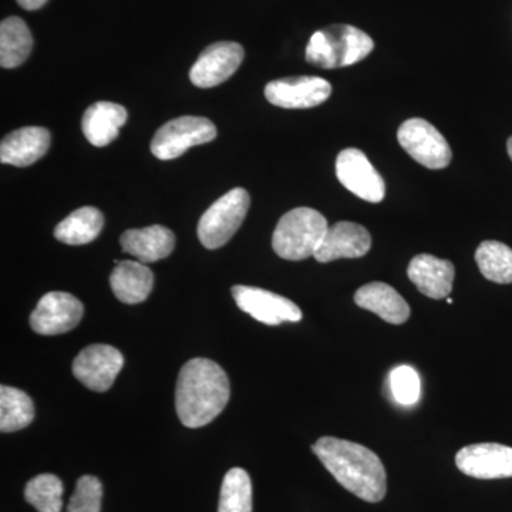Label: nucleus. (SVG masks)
Here are the masks:
<instances>
[{"label":"nucleus","mask_w":512,"mask_h":512,"mask_svg":"<svg viewBox=\"0 0 512 512\" xmlns=\"http://www.w3.org/2000/svg\"><path fill=\"white\" fill-rule=\"evenodd\" d=\"M312 450L335 480L360 500L379 503L386 497V470L369 448L336 437H322Z\"/></svg>","instance_id":"nucleus-1"},{"label":"nucleus","mask_w":512,"mask_h":512,"mask_svg":"<svg viewBox=\"0 0 512 512\" xmlns=\"http://www.w3.org/2000/svg\"><path fill=\"white\" fill-rule=\"evenodd\" d=\"M231 384L227 373L210 359L185 363L175 389V409L188 429L207 426L227 407Z\"/></svg>","instance_id":"nucleus-2"},{"label":"nucleus","mask_w":512,"mask_h":512,"mask_svg":"<svg viewBox=\"0 0 512 512\" xmlns=\"http://www.w3.org/2000/svg\"><path fill=\"white\" fill-rule=\"evenodd\" d=\"M375 49L372 37L350 25H332L313 33L306 62L322 69H339L362 62Z\"/></svg>","instance_id":"nucleus-3"},{"label":"nucleus","mask_w":512,"mask_h":512,"mask_svg":"<svg viewBox=\"0 0 512 512\" xmlns=\"http://www.w3.org/2000/svg\"><path fill=\"white\" fill-rule=\"evenodd\" d=\"M328 221L313 208L301 207L286 212L272 235L275 254L286 261H302L316 254L326 232Z\"/></svg>","instance_id":"nucleus-4"},{"label":"nucleus","mask_w":512,"mask_h":512,"mask_svg":"<svg viewBox=\"0 0 512 512\" xmlns=\"http://www.w3.org/2000/svg\"><path fill=\"white\" fill-rule=\"evenodd\" d=\"M251 198L244 188H234L222 195L198 222V238L207 249H218L234 237L247 218Z\"/></svg>","instance_id":"nucleus-5"},{"label":"nucleus","mask_w":512,"mask_h":512,"mask_svg":"<svg viewBox=\"0 0 512 512\" xmlns=\"http://www.w3.org/2000/svg\"><path fill=\"white\" fill-rule=\"evenodd\" d=\"M217 137V127L204 117L184 116L158 128L151 140V153L158 160H174L191 147L211 143Z\"/></svg>","instance_id":"nucleus-6"},{"label":"nucleus","mask_w":512,"mask_h":512,"mask_svg":"<svg viewBox=\"0 0 512 512\" xmlns=\"http://www.w3.org/2000/svg\"><path fill=\"white\" fill-rule=\"evenodd\" d=\"M397 140L414 161L430 170L446 168L453 158L443 134L423 119L404 121L397 131Z\"/></svg>","instance_id":"nucleus-7"},{"label":"nucleus","mask_w":512,"mask_h":512,"mask_svg":"<svg viewBox=\"0 0 512 512\" xmlns=\"http://www.w3.org/2000/svg\"><path fill=\"white\" fill-rule=\"evenodd\" d=\"M232 296L238 308L249 316L268 326H278L284 322H301L302 311L295 302L278 293L237 285L232 288Z\"/></svg>","instance_id":"nucleus-8"},{"label":"nucleus","mask_w":512,"mask_h":512,"mask_svg":"<svg viewBox=\"0 0 512 512\" xmlns=\"http://www.w3.org/2000/svg\"><path fill=\"white\" fill-rule=\"evenodd\" d=\"M336 175L346 190L367 202L384 200L386 185L382 175L370 163L363 151L357 148H346L336 158Z\"/></svg>","instance_id":"nucleus-9"},{"label":"nucleus","mask_w":512,"mask_h":512,"mask_svg":"<svg viewBox=\"0 0 512 512\" xmlns=\"http://www.w3.org/2000/svg\"><path fill=\"white\" fill-rule=\"evenodd\" d=\"M83 303L66 292H49L30 315V326L39 335L55 336L70 332L83 319Z\"/></svg>","instance_id":"nucleus-10"},{"label":"nucleus","mask_w":512,"mask_h":512,"mask_svg":"<svg viewBox=\"0 0 512 512\" xmlns=\"http://www.w3.org/2000/svg\"><path fill=\"white\" fill-rule=\"evenodd\" d=\"M332 94L328 80L315 76L284 77L266 84L265 97L282 109H312Z\"/></svg>","instance_id":"nucleus-11"},{"label":"nucleus","mask_w":512,"mask_h":512,"mask_svg":"<svg viewBox=\"0 0 512 512\" xmlns=\"http://www.w3.org/2000/svg\"><path fill=\"white\" fill-rule=\"evenodd\" d=\"M124 357L110 345L83 349L73 362V375L93 392H106L123 369Z\"/></svg>","instance_id":"nucleus-12"},{"label":"nucleus","mask_w":512,"mask_h":512,"mask_svg":"<svg viewBox=\"0 0 512 512\" xmlns=\"http://www.w3.org/2000/svg\"><path fill=\"white\" fill-rule=\"evenodd\" d=\"M244 47L235 42H217L210 45L191 67L190 79L200 89H211L227 82L242 62Z\"/></svg>","instance_id":"nucleus-13"},{"label":"nucleus","mask_w":512,"mask_h":512,"mask_svg":"<svg viewBox=\"0 0 512 512\" xmlns=\"http://www.w3.org/2000/svg\"><path fill=\"white\" fill-rule=\"evenodd\" d=\"M461 473L477 480L512 477V447L498 443H478L461 448L456 456Z\"/></svg>","instance_id":"nucleus-14"},{"label":"nucleus","mask_w":512,"mask_h":512,"mask_svg":"<svg viewBox=\"0 0 512 512\" xmlns=\"http://www.w3.org/2000/svg\"><path fill=\"white\" fill-rule=\"evenodd\" d=\"M372 248V237L369 231L355 222L342 221L328 228L325 238L315 256L320 264L336 261V259L362 258Z\"/></svg>","instance_id":"nucleus-15"},{"label":"nucleus","mask_w":512,"mask_h":512,"mask_svg":"<svg viewBox=\"0 0 512 512\" xmlns=\"http://www.w3.org/2000/svg\"><path fill=\"white\" fill-rule=\"evenodd\" d=\"M456 268L447 259L429 254L414 256L407 268V276L424 296L431 299H447L453 291Z\"/></svg>","instance_id":"nucleus-16"},{"label":"nucleus","mask_w":512,"mask_h":512,"mask_svg":"<svg viewBox=\"0 0 512 512\" xmlns=\"http://www.w3.org/2000/svg\"><path fill=\"white\" fill-rule=\"evenodd\" d=\"M50 131L45 127H23L13 131L0 144V161L15 167H29L46 156L50 148Z\"/></svg>","instance_id":"nucleus-17"},{"label":"nucleus","mask_w":512,"mask_h":512,"mask_svg":"<svg viewBox=\"0 0 512 512\" xmlns=\"http://www.w3.org/2000/svg\"><path fill=\"white\" fill-rule=\"evenodd\" d=\"M120 245L126 254L134 256L138 262L153 264L167 258L174 251L175 235L161 225L128 229L121 235Z\"/></svg>","instance_id":"nucleus-18"},{"label":"nucleus","mask_w":512,"mask_h":512,"mask_svg":"<svg viewBox=\"0 0 512 512\" xmlns=\"http://www.w3.org/2000/svg\"><path fill=\"white\" fill-rule=\"evenodd\" d=\"M355 303L392 325H403L410 318L409 303L393 286L384 282H372L357 289Z\"/></svg>","instance_id":"nucleus-19"},{"label":"nucleus","mask_w":512,"mask_h":512,"mask_svg":"<svg viewBox=\"0 0 512 512\" xmlns=\"http://www.w3.org/2000/svg\"><path fill=\"white\" fill-rule=\"evenodd\" d=\"M127 110L111 101H97L84 113L83 134L94 147H106L119 137L126 124Z\"/></svg>","instance_id":"nucleus-20"},{"label":"nucleus","mask_w":512,"mask_h":512,"mask_svg":"<svg viewBox=\"0 0 512 512\" xmlns=\"http://www.w3.org/2000/svg\"><path fill=\"white\" fill-rule=\"evenodd\" d=\"M111 291L120 302L137 305L146 301L154 288L151 269L137 261H116L110 275Z\"/></svg>","instance_id":"nucleus-21"},{"label":"nucleus","mask_w":512,"mask_h":512,"mask_svg":"<svg viewBox=\"0 0 512 512\" xmlns=\"http://www.w3.org/2000/svg\"><path fill=\"white\" fill-rule=\"evenodd\" d=\"M32 33L22 19L12 16L0 23V64L15 69L28 60L32 52Z\"/></svg>","instance_id":"nucleus-22"},{"label":"nucleus","mask_w":512,"mask_h":512,"mask_svg":"<svg viewBox=\"0 0 512 512\" xmlns=\"http://www.w3.org/2000/svg\"><path fill=\"white\" fill-rule=\"evenodd\" d=\"M104 227V217L94 207H83L72 212L55 228L57 241L67 245L90 244L99 237Z\"/></svg>","instance_id":"nucleus-23"},{"label":"nucleus","mask_w":512,"mask_h":512,"mask_svg":"<svg viewBox=\"0 0 512 512\" xmlns=\"http://www.w3.org/2000/svg\"><path fill=\"white\" fill-rule=\"evenodd\" d=\"M35 419L32 399L15 387H0V431L13 433L26 429Z\"/></svg>","instance_id":"nucleus-24"},{"label":"nucleus","mask_w":512,"mask_h":512,"mask_svg":"<svg viewBox=\"0 0 512 512\" xmlns=\"http://www.w3.org/2000/svg\"><path fill=\"white\" fill-rule=\"evenodd\" d=\"M476 261L481 275L495 284H512V249L503 242L484 241L477 248Z\"/></svg>","instance_id":"nucleus-25"},{"label":"nucleus","mask_w":512,"mask_h":512,"mask_svg":"<svg viewBox=\"0 0 512 512\" xmlns=\"http://www.w3.org/2000/svg\"><path fill=\"white\" fill-rule=\"evenodd\" d=\"M218 512H252V483L247 471L235 467L225 474Z\"/></svg>","instance_id":"nucleus-26"},{"label":"nucleus","mask_w":512,"mask_h":512,"mask_svg":"<svg viewBox=\"0 0 512 512\" xmlns=\"http://www.w3.org/2000/svg\"><path fill=\"white\" fill-rule=\"evenodd\" d=\"M63 483L53 474H40L26 485L25 497L39 512H62Z\"/></svg>","instance_id":"nucleus-27"},{"label":"nucleus","mask_w":512,"mask_h":512,"mask_svg":"<svg viewBox=\"0 0 512 512\" xmlns=\"http://www.w3.org/2000/svg\"><path fill=\"white\" fill-rule=\"evenodd\" d=\"M101 500L103 485L99 478L84 476L77 481L76 490L67 505V512H100Z\"/></svg>","instance_id":"nucleus-28"},{"label":"nucleus","mask_w":512,"mask_h":512,"mask_svg":"<svg viewBox=\"0 0 512 512\" xmlns=\"http://www.w3.org/2000/svg\"><path fill=\"white\" fill-rule=\"evenodd\" d=\"M390 387L397 403L412 406L420 397V379L410 366H399L390 375Z\"/></svg>","instance_id":"nucleus-29"},{"label":"nucleus","mask_w":512,"mask_h":512,"mask_svg":"<svg viewBox=\"0 0 512 512\" xmlns=\"http://www.w3.org/2000/svg\"><path fill=\"white\" fill-rule=\"evenodd\" d=\"M20 6L26 10H37L46 5L47 0H18Z\"/></svg>","instance_id":"nucleus-30"},{"label":"nucleus","mask_w":512,"mask_h":512,"mask_svg":"<svg viewBox=\"0 0 512 512\" xmlns=\"http://www.w3.org/2000/svg\"><path fill=\"white\" fill-rule=\"evenodd\" d=\"M507 151H508V156H510V158L512 160V137L508 138Z\"/></svg>","instance_id":"nucleus-31"},{"label":"nucleus","mask_w":512,"mask_h":512,"mask_svg":"<svg viewBox=\"0 0 512 512\" xmlns=\"http://www.w3.org/2000/svg\"><path fill=\"white\" fill-rule=\"evenodd\" d=\"M453 302H454L453 299L447 298V303H453Z\"/></svg>","instance_id":"nucleus-32"}]
</instances>
